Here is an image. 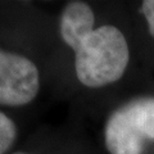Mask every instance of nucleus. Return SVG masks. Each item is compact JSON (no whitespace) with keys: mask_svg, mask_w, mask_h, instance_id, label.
Returning a JSON list of instances; mask_svg holds the SVG:
<instances>
[{"mask_svg":"<svg viewBox=\"0 0 154 154\" xmlns=\"http://www.w3.org/2000/svg\"><path fill=\"white\" fill-rule=\"evenodd\" d=\"M141 12L148 22L149 32L154 36V0H145V2H143Z\"/></svg>","mask_w":154,"mask_h":154,"instance_id":"nucleus-5","label":"nucleus"},{"mask_svg":"<svg viewBox=\"0 0 154 154\" xmlns=\"http://www.w3.org/2000/svg\"><path fill=\"white\" fill-rule=\"evenodd\" d=\"M105 146L110 154H143L146 140H154V98L123 104L105 123Z\"/></svg>","mask_w":154,"mask_h":154,"instance_id":"nucleus-2","label":"nucleus"},{"mask_svg":"<svg viewBox=\"0 0 154 154\" xmlns=\"http://www.w3.org/2000/svg\"><path fill=\"white\" fill-rule=\"evenodd\" d=\"M94 12L86 3L71 2L60 14L63 41L75 51L77 79L88 88H102L123 76L130 60L126 37L116 26L94 28Z\"/></svg>","mask_w":154,"mask_h":154,"instance_id":"nucleus-1","label":"nucleus"},{"mask_svg":"<svg viewBox=\"0 0 154 154\" xmlns=\"http://www.w3.org/2000/svg\"><path fill=\"white\" fill-rule=\"evenodd\" d=\"M13 154H28V153H25V152H16V153H13Z\"/></svg>","mask_w":154,"mask_h":154,"instance_id":"nucleus-6","label":"nucleus"},{"mask_svg":"<svg viewBox=\"0 0 154 154\" xmlns=\"http://www.w3.org/2000/svg\"><path fill=\"white\" fill-rule=\"evenodd\" d=\"M40 89L36 64L27 57L0 49V105L31 103Z\"/></svg>","mask_w":154,"mask_h":154,"instance_id":"nucleus-3","label":"nucleus"},{"mask_svg":"<svg viewBox=\"0 0 154 154\" xmlns=\"http://www.w3.org/2000/svg\"><path fill=\"white\" fill-rule=\"evenodd\" d=\"M17 139V126L12 118L0 112V154H5Z\"/></svg>","mask_w":154,"mask_h":154,"instance_id":"nucleus-4","label":"nucleus"}]
</instances>
